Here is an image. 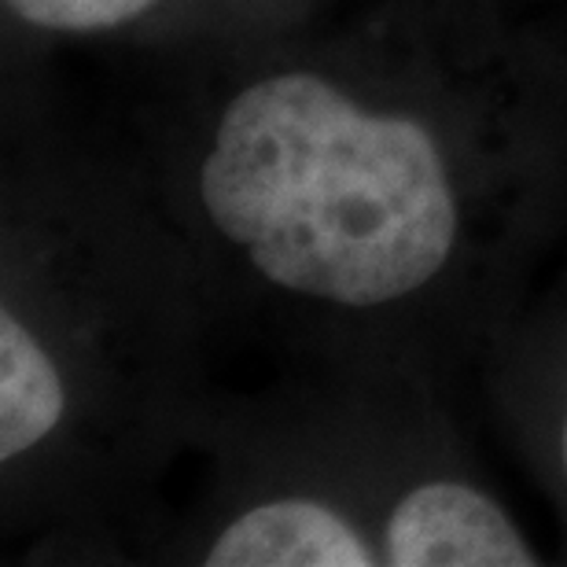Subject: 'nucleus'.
Masks as SVG:
<instances>
[{"label": "nucleus", "mask_w": 567, "mask_h": 567, "mask_svg": "<svg viewBox=\"0 0 567 567\" xmlns=\"http://www.w3.org/2000/svg\"><path fill=\"white\" fill-rule=\"evenodd\" d=\"M199 192L258 274L343 306L416 291L457 236L431 133L369 115L313 74L266 78L225 107Z\"/></svg>", "instance_id": "obj_1"}, {"label": "nucleus", "mask_w": 567, "mask_h": 567, "mask_svg": "<svg viewBox=\"0 0 567 567\" xmlns=\"http://www.w3.org/2000/svg\"><path fill=\"white\" fill-rule=\"evenodd\" d=\"M391 567H527V542L508 516L472 486L431 483L394 508L388 527Z\"/></svg>", "instance_id": "obj_2"}, {"label": "nucleus", "mask_w": 567, "mask_h": 567, "mask_svg": "<svg viewBox=\"0 0 567 567\" xmlns=\"http://www.w3.org/2000/svg\"><path fill=\"white\" fill-rule=\"evenodd\" d=\"M210 567H365V549L347 519L317 502H269L244 513L214 542Z\"/></svg>", "instance_id": "obj_3"}, {"label": "nucleus", "mask_w": 567, "mask_h": 567, "mask_svg": "<svg viewBox=\"0 0 567 567\" xmlns=\"http://www.w3.org/2000/svg\"><path fill=\"white\" fill-rule=\"evenodd\" d=\"M63 383L16 317H0V457L11 461L49 435L63 416Z\"/></svg>", "instance_id": "obj_4"}, {"label": "nucleus", "mask_w": 567, "mask_h": 567, "mask_svg": "<svg viewBox=\"0 0 567 567\" xmlns=\"http://www.w3.org/2000/svg\"><path fill=\"white\" fill-rule=\"evenodd\" d=\"M22 19L49 30H107L152 4V0H8Z\"/></svg>", "instance_id": "obj_5"}, {"label": "nucleus", "mask_w": 567, "mask_h": 567, "mask_svg": "<svg viewBox=\"0 0 567 567\" xmlns=\"http://www.w3.org/2000/svg\"><path fill=\"white\" fill-rule=\"evenodd\" d=\"M564 468H567V424H564Z\"/></svg>", "instance_id": "obj_6"}]
</instances>
